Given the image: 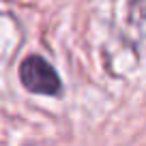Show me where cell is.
<instances>
[{"mask_svg": "<svg viewBox=\"0 0 146 146\" xmlns=\"http://www.w3.org/2000/svg\"><path fill=\"white\" fill-rule=\"evenodd\" d=\"M19 78L30 92H39V95H58L60 92L58 73L41 56H28L19 67Z\"/></svg>", "mask_w": 146, "mask_h": 146, "instance_id": "1", "label": "cell"}]
</instances>
